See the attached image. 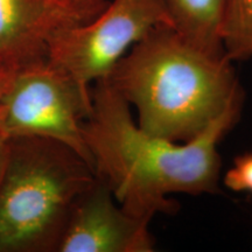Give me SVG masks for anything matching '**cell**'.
<instances>
[{
    "instance_id": "1",
    "label": "cell",
    "mask_w": 252,
    "mask_h": 252,
    "mask_svg": "<svg viewBox=\"0 0 252 252\" xmlns=\"http://www.w3.org/2000/svg\"><path fill=\"white\" fill-rule=\"evenodd\" d=\"M91 110L83 137L94 174L130 215L151 223L158 214H175L172 194H216L222 161L219 145L237 124L245 99L237 100L193 139L178 143L147 133L131 106L105 80L90 88Z\"/></svg>"
},
{
    "instance_id": "2",
    "label": "cell",
    "mask_w": 252,
    "mask_h": 252,
    "mask_svg": "<svg viewBox=\"0 0 252 252\" xmlns=\"http://www.w3.org/2000/svg\"><path fill=\"white\" fill-rule=\"evenodd\" d=\"M232 63L189 42L172 25H160L103 80L134 106L141 130L185 143L245 99Z\"/></svg>"
},
{
    "instance_id": "3",
    "label": "cell",
    "mask_w": 252,
    "mask_h": 252,
    "mask_svg": "<svg viewBox=\"0 0 252 252\" xmlns=\"http://www.w3.org/2000/svg\"><path fill=\"white\" fill-rule=\"evenodd\" d=\"M94 176L60 141L8 138L0 172V252H56L75 201Z\"/></svg>"
},
{
    "instance_id": "4",
    "label": "cell",
    "mask_w": 252,
    "mask_h": 252,
    "mask_svg": "<svg viewBox=\"0 0 252 252\" xmlns=\"http://www.w3.org/2000/svg\"><path fill=\"white\" fill-rule=\"evenodd\" d=\"M90 110V90H84L68 72L45 58L18 68L2 102L0 131L7 138L60 141L93 167L83 137Z\"/></svg>"
},
{
    "instance_id": "5",
    "label": "cell",
    "mask_w": 252,
    "mask_h": 252,
    "mask_svg": "<svg viewBox=\"0 0 252 252\" xmlns=\"http://www.w3.org/2000/svg\"><path fill=\"white\" fill-rule=\"evenodd\" d=\"M160 25H172L165 0H110L93 20L56 32L49 40L47 59L90 90Z\"/></svg>"
},
{
    "instance_id": "6",
    "label": "cell",
    "mask_w": 252,
    "mask_h": 252,
    "mask_svg": "<svg viewBox=\"0 0 252 252\" xmlns=\"http://www.w3.org/2000/svg\"><path fill=\"white\" fill-rule=\"evenodd\" d=\"M150 223L126 213L98 175L75 201L56 252H152Z\"/></svg>"
},
{
    "instance_id": "7",
    "label": "cell",
    "mask_w": 252,
    "mask_h": 252,
    "mask_svg": "<svg viewBox=\"0 0 252 252\" xmlns=\"http://www.w3.org/2000/svg\"><path fill=\"white\" fill-rule=\"evenodd\" d=\"M78 24L54 0H0V56L19 67L45 59L56 32Z\"/></svg>"
},
{
    "instance_id": "8",
    "label": "cell",
    "mask_w": 252,
    "mask_h": 252,
    "mask_svg": "<svg viewBox=\"0 0 252 252\" xmlns=\"http://www.w3.org/2000/svg\"><path fill=\"white\" fill-rule=\"evenodd\" d=\"M172 26L185 39L209 54L225 56L220 23L225 0H165Z\"/></svg>"
},
{
    "instance_id": "9",
    "label": "cell",
    "mask_w": 252,
    "mask_h": 252,
    "mask_svg": "<svg viewBox=\"0 0 252 252\" xmlns=\"http://www.w3.org/2000/svg\"><path fill=\"white\" fill-rule=\"evenodd\" d=\"M220 34L226 59L252 60V0H225Z\"/></svg>"
},
{
    "instance_id": "10",
    "label": "cell",
    "mask_w": 252,
    "mask_h": 252,
    "mask_svg": "<svg viewBox=\"0 0 252 252\" xmlns=\"http://www.w3.org/2000/svg\"><path fill=\"white\" fill-rule=\"evenodd\" d=\"M223 184L236 193L252 194V152L235 158L234 165L224 174Z\"/></svg>"
},
{
    "instance_id": "11",
    "label": "cell",
    "mask_w": 252,
    "mask_h": 252,
    "mask_svg": "<svg viewBox=\"0 0 252 252\" xmlns=\"http://www.w3.org/2000/svg\"><path fill=\"white\" fill-rule=\"evenodd\" d=\"M82 24L88 23L105 8L110 0H54Z\"/></svg>"
},
{
    "instance_id": "12",
    "label": "cell",
    "mask_w": 252,
    "mask_h": 252,
    "mask_svg": "<svg viewBox=\"0 0 252 252\" xmlns=\"http://www.w3.org/2000/svg\"><path fill=\"white\" fill-rule=\"evenodd\" d=\"M18 68L19 65L15 64V63L0 56V121H1L2 102H4L6 94L11 88Z\"/></svg>"
},
{
    "instance_id": "13",
    "label": "cell",
    "mask_w": 252,
    "mask_h": 252,
    "mask_svg": "<svg viewBox=\"0 0 252 252\" xmlns=\"http://www.w3.org/2000/svg\"><path fill=\"white\" fill-rule=\"evenodd\" d=\"M7 141L8 138L0 131V172H1L2 165H4V160L6 156V149H7Z\"/></svg>"
}]
</instances>
